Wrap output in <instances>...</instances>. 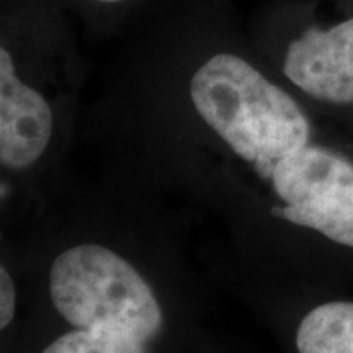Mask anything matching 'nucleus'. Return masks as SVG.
I'll return each instance as SVG.
<instances>
[{"mask_svg":"<svg viewBox=\"0 0 353 353\" xmlns=\"http://www.w3.org/2000/svg\"><path fill=\"white\" fill-rule=\"evenodd\" d=\"M316 2L273 0L250 25L275 76L309 108L353 130V6L322 19Z\"/></svg>","mask_w":353,"mask_h":353,"instance_id":"nucleus-1","label":"nucleus"},{"mask_svg":"<svg viewBox=\"0 0 353 353\" xmlns=\"http://www.w3.org/2000/svg\"><path fill=\"white\" fill-rule=\"evenodd\" d=\"M52 306L74 329L121 334L149 343L164 312L148 280L130 260L100 244H77L50 270Z\"/></svg>","mask_w":353,"mask_h":353,"instance_id":"nucleus-2","label":"nucleus"},{"mask_svg":"<svg viewBox=\"0 0 353 353\" xmlns=\"http://www.w3.org/2000/svg\"><path fill=\"white\" fill-rule=\"evenodd\" d=\"M296 353H353V296L332 294L316 299L294 324Z\"/></svg>","mask_w":353,"mask_h":353,"instance_id":"nucleus-4","label":"nucleus"},{"mask_svg":"<svg viewBox=\"0 0 353 353\" xmlns=\"http://www.w3.org/2000/svg\"><path fill=\"white\" fill-rule=\"evenodd\" d=\"M56 112L50 97L30 87L0 63V162L7 170L37 164L54 138Z\"/></svg>","mask_w":353,"mask_h":353,"instance_id":"nucleus-3","label":"nucleus"},{"mask_svg":"<svg viewBox=\"0 0 353 353\" xmlns=\"http://www.w3.org/2000/svg\"><path fill=\"white\" fill-rule=\"evenodd\" d=\"M17 312V286L6 265L0 267V327L7 329Z\"/></svg>","mask_w":353,"mask_h":353,"instance_id":"nucleus-7","label":"nucleus"},{"mask_svg":"<svg viewBox=\"0 0 353 353\" xmlns=\"http://www.w3.org/2000/svg\"><path fill=\"white\" fill-rule=\"evenodd\" d=\"M41 353H148V343L121 334L76 329L61 335Z\"/></svg>","mask_w":353,"mask_h":353,"instance_id":"nucleus-5","label":"nucleus"},{"mask_svg":"<svg viewBox=\"0 0 353 353\" xmlns=\"http://www.w3.org/2000/svg\"><path fill=\"white\" fill-rule=\"evenodd\" d=\"M145 0H63L64 7L92 30H118Z\"/></svg>","mask_w":353,"mask_h":353,"instance_id":"nucleus-6","label":"nucleus"},{"mask_svg":"<svg viewBox=\"0 0 353 353\" xmlns=\"http://www.w3.org/2000/svg\"><path fill=\"white\" fill-rule=\"evenodd\" d=\"M350 3H352V6H353V0H352V2H350Z\"/></svg>","mask_w":353,"mask_h":353,"instance_id":"nucleus-8","label":"nucleus"}]
</instances>
